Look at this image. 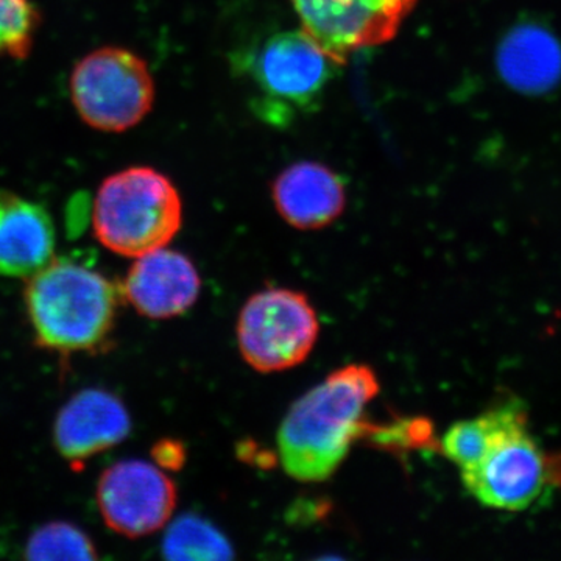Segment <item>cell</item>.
I'll return each mask as SVG.
<instances>
[{
	"mask_svg": "<svg viewBox=\"0 0 561 561\" xmlns=\"http://www.w3.org/2000/svg\"><path fill=\"white\" fill-rule=\"evenodd\" d=\"M496 66L501 79L512 90L540 95L559 87L561 81V44L542 25H515L497 47Z\"/></svg>",
	"mask_w": 561,
	"mask_h": 561,
	"instance_id": "obj_14",
	"label": "cell"
},
{
	"mask_svg": "<svg viewBox=\"0 0 561 561\" xmlns=\"http://www.w3.org/2000/svg\"><path fill=\"white\" fill-rule=\"evenodd\" d=\"M153 457L158 467H161L162 470H179L181 465L184 463V459H186V453H184L180 443L164 440L154 446Z\"/></svg>",
	"mask_w": 561,
	"mask_h": 561,
	"instance_id": "obj_19",
	"label": "cell"
},
{
	"mask_svg": "<svg viewBox=\"0 0 561 561\" xmlns=\"http://www.w3.org/2000/svg\"><path fill=\"white\" fill-rule=\"evenodd\" d=\"M95 500L108 529L122 537L142 538L171 522L176 486L157 463L127 459L103 471Z\"/></svg>",
	"mask_w": 561,
	"mask_h": 561,
	"instance_id": "obj_8",
	"label": "cell"
},
{
	"mask_svg": "<svg viewBox=\"0 0 561 561\" xmlns=\"http://www.w3.org/2000/svg\"><path fill=\"white\" fill-rule=\"evenodd\" d=\"M119 287L122 298L140 316L168 320L183 316L197 302L202 278L186 254L162 247L135 257Z\"/></svg>",
	"mask_w": 561,
	"mask_h": 561,
	"instance_id": "obj_10",
	"label": "cell"
},
{
	"mask_svg": "<svg viewBox=\"0 0 561 561\" xmlns=\"http://www.w3.org/2000/svg\"><path fill=\"white\" fill-rule=\"evenodd\" d=\"M272 192L279 216L302 231L328 227L342 216L346 205L341 176L319 162L302 161L284 169Z\"/></svg>",
	"mask_w": 561,
	"mask_h": 561,
	"instance_id": "obj_13",
	"label": "cell"
},
{
	"mask_svg": "<svg viewBox=\"0 0 561 561\" xmlns=\"http://www.w3.org/2000/svg\"><path fill=\"white\" fill-rule=\"evenodd\" d=\"M316 309L305 294L265 289L243 305L238 343L243 360L260 373H278L308 359L319 339Z\"/></svg>",
	"mask_w": 561,
	"mask_h": 561,
	"instance_id": "obj_6",
	"label": "cell"
},
{
	"mask_svg": "<svg viewBox=\"0 0 561 561\" xmlns=\"http://www.w3.org/2000/svg\"><path fill=\"white\" fill-rule=\"evenodd\" d=\"M38 25L39 13L32 0H0V57H28Z\"/></svg>",
	"mask_w": 561,
	"mask_h": 561,
	"instance_id": "obj_18",
	"label": "cell"
},
{
	"mask_svg": "<svg viewBox=\"0 0 561 561\" xmlns=\"http://www.w3.org/2000/svg\"><path fill=\"white\" fill-rule=\"evenodd\" d=\"M162 553L169 560H231V542L216 526L195 515L175 519L165 531Z\"/></svg>",
	"mask_w": 561,
	"mask_h": 561,
	"instance_id": "obj_16",
	"label": "cell"
},
{
	"mask_svg": "<svg viewBox=\"0 0 561 561\" xmlns=\"http://www.w3.org/2000/svg\"><path fill=\"white\" fill-rule=\"evenodd\" d=\"M181 221L179 191L168 176L147 165L103 180L92 205L95 239L106 250L133 260L168 247Z\"/></svg>",
	"mask_w": 561,
	"mask_h": 561,
	"instance_id": "obj_3",
	"label": "cell"
},
{
	"mask_svg": "<svg viewBox=\"0 0 561 561\" xmlns=\"http://www.w3.org/2000/svg\"><path fill=\"white\" fill-rule=\"evenodd\" d=\"M27 560H98L94 542L79 527L66 522L43 524L25 542Z\"/></svg>",
	"mask_w": 561,
	"mask_h": 561,
	"instance_id": "obj_17",
	"label": "cell"
},
{
	"mask_svg": "<svg viewBox=\"0 0 561 561\" xmlns=\"http://www.w3.org/2000/svg\"><path fill=\"white\" fill-rule=\"evenodd\" d=\"M461 482L474 500L494 511L529 508L549 486L561 481V456L542 451L527 430L494 445L481 460L460 470Z\"/></svg>",
	"mask_w": 561,
	"mask_h": 561,
	"instance_id": "obj_7",
	"label": "cell"
},
{
	"mask_svg": "<svg viewBox=\"0 0 561 561\" xmlns=\"http://www.w3.org/2000/svg\"><path fill=\"white\" fill-rule=\"evenodd\" d=\"M337 62L305 31L276 33L253 50L247 61L261 94L264 119L286 122L312 108L335 73Z\"/></svg>",
	"mask_w": 561,
	"mask_h": 561,
	"instance_id": "obj_5",
	"label": "cell"
},
{
	"mask_svg": "<svg viewBox=\"0 0 561 561\" xmlns=\"http://www.w3.org/2000/svg\"><path fill=\"white\" fill-rule=\"evenodd\" d=\"M130 432V412L121 398L102 389H84L58 412L54 445L62 459L77 467L121 445Z\"/></svg>",
	"mask_w": 561,
	"mask_h": 561,
	"instance_id": "obj_11",
	"label": "cell"
},
{
	"mask_svg": "<svg viewBox=\"0 0 561 561\" xmlns=\"http://www.w3.org/2000/svg\"><path fill=\"white\" fill-rule=\"evenodd\" d=\"M379 387L371 367L353 364L302 394L278 431L279 459L287 474L300 482L328 481L353 443L367 437L371 424L364 413Z\"/></svg>",
	"mask_w": 561,
	"mask_h": 561,
	"instance_id": "obj_1",
	"label": "cell"
},
{
	"mask_svg": "<svg viewBox=\"0 0 561 561\" xmlns=\"http://www.w3.org/2000/svg\"><path fill=\"white\" fill-rule=\"evenodd\" d=\"M69 91L81 121L105 133L131 130L154 103L149 66L124 47H102L84 55L70 73Z\"/></svg>",
	"mask_w": 561,
	"mask_h": 561,
	"instance_id": "obj_4",
	"label": "cell"
},
{
	"mask_svg": "<svg viewBox=\"0 0 561 561\" xmlns=\"http://www.w3.org/2000/svg\"><path fill=\"white\" fill-rule=\"evenodd\" d=\"M527 412L522 401L504 400L491 405L489 411L476 419L453 424L443 435L440 451L446 459L456 463L460 470L471 467L486 453L508 435L527 430Z\"/></svg>",
	"mask_w": 561,
	"mask_h": 561,
	"instance_id": "obj_15",
	"label": "cell"
},
{
	"mask_svg": "<svg viewBox=\"0 0 561 561\" xmlns=\"http://www.w3.org/2000/svg\"><path fill=\"white\" fill-rule=\"evenodd\" d=\"M25 308L36 343L55 353H90L110 337L119 284L91 265L57 257L27 278Z\"/></svg>",
	"mask_w": 561,
	"mask_h": 561,
	"instance_id": "obj_2",
	"label": "cell"
},
{
	"mask_svg": "<svg viewBox=\"0 0 561 561\" xmlns=\"http://www.w3.org/2000/svg\"><path fill=\"white\" fill-rule=\"evenodd\" d=\"M57 230L49 210L0 190V276L27 279L55 257Z\"/></svg>",
	"mask_w": 561,
	"mask_h": 561,
	"instance_id": "obj_12",
	"label": "cell"
},
{
	"mask_svg": "<svg viewBox=\"0 0 561 561\" xmlns=\"http://www.w3.org/2000/svg\"><path fill=\"white\" fill-rule=\"evenodd\" d=\"M302 31L345 65L353 51L379 46L397 35L416 0H291Z\"/></svg>",
	"mask_w": 561,
	"mask_h": 561,
	"instance_id": "obj_9",
	"label": "cell"
}]
</instances>
